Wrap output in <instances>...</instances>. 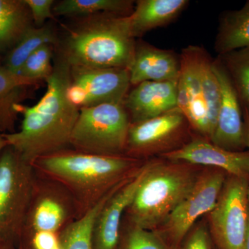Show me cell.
<instances>
[{"label": "cell", "mask_w": 249, "mask_h": 249, "mask_svg": "<svg viewBox=\"0 0 249 249\" xmlns=\"http://www.w3.org/2000/svg\"><path fill=\"white\" fill-rule=\"evenodd\" d=\"M30 9L36 27L45 25L47 19L53 18L54 0H24Z\"/></svg>", "instance_id": "obj_28"}, {"label": "cell", "mask_w": 249, "mask_h": 249, "mask_svg": "<svg viewBox=\"0 0 249 249\" xmlns=\"http://www.w3.org/2000/svg\"><path fill=\"white\" fill-rule=\"evenodd\" d=\"M58 31L53 26L45 24L40 27L31 28L23 36L5 57L4 66L10 71L18 73L24 62L42 46L58 45Z\"/></svg>", "instance_id": "obj_23"}, {"label": "cell", "mask_w": 249, "mask_h": 249, "mask_svg": "<svg viewBox=\"0 0 249 249\" xmlns=\"http://www.w3.org/2000/svg\"><path fill=\"white\" fill-rule=\"evenodd\" d=\"M0 54H1V53H0Z\"/></svg>", "instance_id": "obj_34"}, {"label": "cell", "mask_w": 249, "mask_h": 249, "mask_svg": "<svg viewBox=\"0 0 249 249\" xmlns=\"http://www.w3.org/2000/svg\"><path fill=\"white\" fill-rule=\"evenodd\" d=\"M131 122L123 103L80 108L71 147L93 155L125 156Z\"/></svg>", "instance_id": "obj_7"}, {"label": "cell", "mask_w": 249, "mask_h": 249, "mask_svg": "<svg viewBox=\"0 0 249 249\" xmlns=\"http://www.w3.org/2000/svg\"><path fill=\"white\" fill-rule=\"evenodd\" d=\"M147 165L114 193L98 214L93 235V249H118L120 242L123 216L142 182Z\"/></svg>", "instance_id": "obj_15"}, {"label": "cell", "mask_w": 249, "mask_h": 249, "mask_svg": "<svg viewBox=\"0 0 249 249\" xmlns=\"http://www.w3.org/2000/svg\"><path fill=\"white\" fill-rule=\"evenodd\" d=\"M135 1L132 0H62L55 3V16L79 19L100 14L130 15Z\"/></svg>", "instance_id": "obj_24"}, {"label": "cell", "mask_w": 249, "mask_h": 249, "mask_svg": "<svg viewBox=\"0 0 249 249\" xmlns=\"http://www.w3.org/2000/svg\"><path fill=\"white\" fill-rule=\"evenodd\" d=\"M248 186L247 178L232 177L224 183L210 213L213 235L219 249H244L249 221Z\"/></svg>", "instance_id": "obj_9"}, {"label": "cell", "mask_w": 249, "mask_h": 249, "mask_svg": "<svg viewBox=\"0 0 249 249\" xmlns=\"http://www.w3.org/2000/svg\"><path fill=\"white\" fill-rule=\"evenodd\" d=\"M123 104L131 124L163 115L178 107L177 82H142L129 89Z\"/></svg>", "instance_id": "obj_16"}, {"label": "cell", "mask_w": 249, "mask_h": 249, "mask_svg": "<svg viewBox=\"0 0 249 249\" xmlns=\"http://www.w3.org/2000/svg\"><path fill=\"white\" fill-rule=\"evenodd\" d=\"M77 217L78 209L70 193L58 183L37 173L34 195L17 249L36 232L60 233Z\"/></svg>", "instance_id": "obj_8"}, {"label": "cell", "mask_w": 249, "mask_h": 249, "mask_svg": "<svg viewBox=\"0 0 249 249\" xmlns=\"http://www.w3.org/2000/svg\"><path fill=\"white\" fill-rule=\"evenodd\" d=\"M132 224V223H131ZM118 249H170L166 244L151 230L132 224L127 232L121 237Z\"/></svg>", "instance_id": "obj_27"}, {"label": "cell", "mask_w": 249, "mask_h": 249, "mask_svg": "<svg viewBox=\"0 0 249 249\" xmlns=\"http://www.w3.org/2000/svg\"><path fill=\"white\" fill-rule=\"evenodd\" d=\"M34 165L7 145L0 153V237L17 247L35 188Z\"/></svg>", "instance_id": "obj_6"}, {"label": "cell", "mask_w": 249, "mask_h": 249, "mask_svg": "<svg viewBox=\"0 0 249 249\" xmlns=\"http://www.w3.org/2000/svg\"><path fill=\"white\" fill-rule=\"evenodd\" d=\"M188 0H139L130 14L131 29L135 38L173 22L186 9Z\"/></svg>", "instance_id": "obj_19"}, {"label": "cell", "mask_w": 249, "mask_h": 249, "mask_svg": "<svg viewBox=\"0 0 249 249\" xmlns=\"http://www.w3.org/2000/svg\"><path fill=\"white\" fill-rule=\"evenodd\" d=\"M129 180L113 188L97 204L67 224L59 233L60 249H93V231L98 214L111 196Z\"/></svg>", "instance_id": "obj_22"}, {"label": "cell", "mask_w": 249, "mask_h": 249, "mask_svg": "<svg viewBox=\"0 0 249 249\" xmlns=\"http://www.w3.org/2000/svg\"><path fill=\"white\" fill-rule=\"evenodd\" d=\"M244 249H249V221L248 227H247V235H246L245 246Z\"/></svg>", "instance_id": "obj_33"}, {"label": "cell", "mask_w": 249, "mask_h": 249, "mask_svg": "<svg viewBox=\"0 0 249 249\" xmlns=\"http://www.w3.org/2000/svg\"><path fill=\"white\" fill-rule=\"evenodd\" d=\"M180 55L137 40L133 59L128 68L130 83L135 86L146 81H178Z\"/></svg>", "instance_id": "obj_17"}, {"label": "cell", "mask_w": 249, "mask_h": 249, "mask_svg": "<svg viewBox=\"0 0 249 249\" xmlns=\"http://www.w3.org/2000/svg\"><path fill=\"white\" fill-rule=\"evenodd\" d=\"M217 58L230 77L241 103L249 105V47L218 55Z\"/></svg>", "instance_id": "obj_25"}, {"label": "cell", "mask_w": 249, "mask_h": 249, "mask_svg": "<svg viewBox=\"0 0 249 249\" xmlns=\"http://www.w3.org/2000/svg\"><path fill=\"white\" fill-rule=\"evenodd\" d=\"M213 68L220 86L221 100L211 142L229 151L243 152L248 147L240 98L219 58L213 59Z\"/></svg>", "instance_id": "obj_12"}, {"label": "cell", "mask_w": 249, "mask_h": 249, "mask_svg": "<svg viewBox=\"0 0 249 249\" xmlns=\"http://www.w3.org/2000/svg\"><path fill=\"white\" fill-rule=\"evenodd\" d=\"M179 55L178 107L190 127L201 138L211 141L221 100L220 86L213 68V59L201 46H188Z\"/></svg>", "instance_id": "obj_4"}, {"label": "cell", "mask_w": 249, "mask_h": 249, "mask_svg": "<svg viewBox=\"0 0 249 249\" xmlns=\"http://www.w3.org/2000/svg\"><path fill=\"white\" fill-rule=\"evenodd\" d=\"M52 74L45 80L47 90L34 106H16L23 120L19 131L4 133L8 145L31 164L38 159L71 147V137L80 109L69 99L71 67L55 52Z\"/></svg>", "instance_id": "obj_1"}, {"label": "cell", "mask_w": 249, "mask_h": 249, "mask_svg": "<svg viewBox=\"0 0 249 249\" xmlns=\"http://www.w3.org/2000/svg\"><path fill=\"white\" fill-rule=\"evenodd\" d=\"M196 178L183 165H147L127 211L130 222L151 230L165 222L194 186Z\"/></svg>", "instance_id": "obj_5"}, {"label": "cell", "mask_w": 249, "mask_h": 249, "mask_svg": "<svg viewBox=\"0 0 249 249\" xmlns=\"http://www.w3.org/2000/svg\"><path fill=\"white\" fill-rule=\"evenodd\" d=\"M249 47V0L240 9L221 14L214 50L218 55Z\"/></svg>", "instance_id": "obj_20"}, {"label": "cell", "mask_w": 249, "mask_h": 249, "mask_svg": "<svg viewBox=\"0 0 249 249\" xmlns=\"http://www.w3.org/2000/svg\"><path fill=\"white\" fill-rule=\"evenodd\" d=\"M161 156L173 161L217 167L236 178H246L249 173V151H229L201 137Z\"/></svg>", "instance_id": "obj_14"}, {"label": "cell", "mask_w": 249, "mask_h": 249, "mask_svg": "<svg viewBox=\"0 0 249 249\" xmlns=\"http://www.w3.org/2000/svg\"><path fill=\"white\" fill-rule=\"evenodd\" d=\"M138 163L127 156L93 155L70 148L34 162L39 175L63 186L76 203L78 217L130 175Z\"/></svg>", "instance_id": "obj_2"}, {"label": "cell", "mask_w": 249, "mask_h": 249, "mask_svg": "<svg viewBox=\"0 0 249 249\" xmlns=\"http://www.w3.org/2000/svg\"><path fill=\"white\" fill-rule=\"evenodd\" d=\"M224 185V175L221 172L206 174L196 180L165 222L167 233L174 245L178 246L182 241L198 218L213 210Z\"/></svg>", "instance_id": "obj_11"}, {"label": "cell", "mask_w": 249, "mask_h": 249, "mask_svg": "<svg viewBox=\"0 0 249 249\" xmlns=\"http://www.w3.org/2000/svg\"><path fill=\"white\" fill-rule=\"evenodd\" d=\"M129 16L100 14L75 19L71 26L64 25L55 52L71 67L128 70L137 42Z\"/></svg>", "instance_id": "obj_3"}, {"label": "cell", "mask_w": 249, "mask_h": 249, "mask_svg": "<svg viewBox=\"0 0 249 249\" xmlns=\"http://www.w3.org/2000/svg\"><path fill=\"white\" fill-rule=\"evenodd\" d=\"M7 145V142H6V139L4 138V133L0 130V153Z\"/></svg>", "instance_id": "obj_32"}, {"label": "cell", "mask_w": 249, "mask_h": 249, "mask_svg": "<svg viewBox=\"0 0 249 249\" xmlns=\"http://www.w3.org/2000/svg\"><path fill=\"white\" fill-rule=\"evenodd\" d=\"M0 249H17L14 242L0 237Z\"/></svg>", "instance_id": "obj_31"}, {"label": "cell", "mask_w": 249, "mask_h": 249, "mask_svg": "<svg viewBox=\"0 0 249 249\" xmlns=\"http://www.w3.org/2000/svg\"><path fill=\"white\" fill-rule=\"evenodd\" d=\"M187 126L186 118L178 108L148 120L131 124L125 156L148 155L173 146L182 137Z\"/></svg>", "instance_id": "obj_13"}, {"label": "cell", "mask_w": 249, "mask_h": 249, "mask_svg": "<svg viewBox=\"0 0 249 249\" xmlns=\"http://www.w3.org/2000/svg\"><path fill=\"white\" fill-rule=\"evenodd\" d=\"M183 249H211V240L204 227L197 228L191 234Z\"/></svg>", "instance_id": "obj_29"}, {"label": "cell", "mask_w": 249, "mask_h": 249, "mask_svg": "<svg viewBox=\"0 0 249 249\" xmlns=\"http://www.w3.org/2000/svg\"><path fill=\"white\" fill-rule=\"evenodd\" d=\"M40 80L14 73L0 65V130L3 133L15 132L18 113L16 106L28 98L29 91Z\"/></svg>", "instance_id": "obj_18"}, {"label": "cell", "mask_w": 249, "mask_h": 249, "mask_svg": "<svg viewBox=\"0 0 249 249\" xmlns=\"http://www.w3.org/2000/svg\"><path fill=\"white\" fill-rule=\"evenodd\" d=\"M54 53L55 46H42L26 60L18 74L32 79L45 81L53 71L52 62Z\"/></svg>", "instance_id": "obj_26"}, {"label": "cell", "mask_w": 249, "mask_h": 249, "mask_svg": "<svg viewBox=\"0 0 249 249\" xmlns=\"http://www.w3.org/2000/svg\"><path fill=\"white\" fill-rule=\"evenodd\" d=\"M242 111H243L244 121H245L246 132H247V147L249 148V105L242 104ZM248 199L249 202V185L248 186Z\"/></svg>", "instance_id": "obj_30"}, {"label": "cell", "mask_w": 249, "mask_h": 249, "mask_svg": "<svg viewBox=\"0 0 249 249\" xmlns=\"http://www.w3.org/2000/svg\"><path fill=\"white\" fill-rule=\"evenodd\" d=\"M130 83L127 69L71 67L69 99L77 107L124 103Z\"/></svg>", "instance_id": "obj_10"}, {"label": "cell", "mask_w": 249, "mask_h": 249, "mask_svg": "<svg viewBox=\"0 0 249 249\" xmlns=\"http://www.w3.org/2000/svg\"><path fill=\"white\" fill-rule=\"evenodd\" d=\"M34 27L24 0H0V53H8Z\"/></svg>", "instance_id": "obj_21"}]
</instances>
